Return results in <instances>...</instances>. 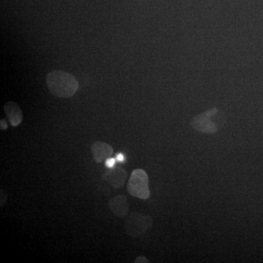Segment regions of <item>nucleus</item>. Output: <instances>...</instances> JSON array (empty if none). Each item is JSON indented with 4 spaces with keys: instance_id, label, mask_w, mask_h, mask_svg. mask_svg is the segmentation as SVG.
<instances>
[{
    "instance_id": "f257e3e1",
    "label": "nucleus",
    "mask_w": 263,
    "mask_h": 263,
    "mask_svg": "<svg viewBox=\"0 0 263 263\" xmlns=\"http://www.w3.org/2000/svg\"><path fill=\"white\" fill-rule=\"evenodd\" d=\"M46 83L52 94L60 98L73 96L79 87L73 76L62 70L49 72L46 76Z\"/></svg>"
},
{
    "instance_id": "f03ea898",
    "label": "nucleus",
    "mask_w": 263,
    "mask_h": 263,
    "mask_svg": "<svg viewBox=\"0 0 263 263\" xmlns=\"http://www.w3.org/2000/svg\"><path fill=\"white\" fill-rule=\"evenodd\" d=\"M127 191L132 196L141 200H146L150 197L148 177L146 171L136 169L132 173L128 181Z\"/></svg>"
},
{
    "instance_id": "7ed1b4c3",
    "label": "nucleus",
    "mask_w": 263,
    "mask_h": 263,
    "mask_svg": "<svg viewBox=\"0 0 263 263\" xmlns=\"http://www.w3.org/2000/svg\"><path fill=\"white\" fill-rule=\"evenodd\" d=\"M153 220L148 215L140 213H132L125 222L126 233L132 238L141 236L152 228Z\"/></svg>"
},
{
    "instance_id": "20e7f679",
    "label": "nucleus",
    "mask_w": 263,
    "mask_h": 263,
    "mask_svg": "<svg viewBox=\"0 0 263 263\" xmlns=\"http://www.w3.org/2000/svg\"><path fill=\"white\" fill-rule=\"evenodd\" d=\"M128 174L125 169L119 166H115L113 168H109L105 171L102 178L103 180L113 186L114 189H120L125 184L127 179Z\"/></svg>"
},
{
    "instance_id": "39448f33",
    "label": "nucleus",
    "mask_w": 263,
    "mask_h": 263,
    "mask_svg": "<svg viewBox=\"0 0 263 263\" xmlns=\"http://www.w3.org/2000/svg\"><path fill=\"white\" fill-rule=\"evenodd\" d=\"M108 206L114 215L119 218L125 217L129 212V202L127 197L124 195L112 197L109 200Z\"/></svg>"
},
{
    "instance_id": "423d86ee",
    "label": "nucleus",
    "mask_w": 263,
    "mask_h": 263,
    "mask_svg": "<svg viewBox=\"0 0 263 263\" xmlns=\"http://www.w3.org/2000/svg\"><path fill=\"white\" fill-rule=\"evenodd\" d=\"M91 152L97 163H102L114 155L111 146L105 142L96 141L91 145Z\"/></svg>"
},
{
    "instance_id": "0eeeda50",
    "label": "nucleus",
    "mask_w": 263,
    "mask_h": 263,
    "mask_svg": "<svg viewBox=\"0 0 263 263\" xmlns=\"http://www.w3.org/2000/svg\"><path fill=\"white\" fill-rule=\"evenodd\" d=\"M4 110L10 125L13 127H17L23 121L22 109L18 106V104L14 102H8L5 104Z\"/></svg>"
},
{
    "instance_id": "6e6552de",
    "label": "nucleus",
    "mask_w": 263,
    "mask_h": 263,
    "mask_svg": "<svg viewBox=\"0 0 263 263\" xmlns=\"http://www.w3.org/2000/svg\"><path fill=\"white\" fill-rule=\"evenodd\" d=\"M212 114L210 112L204 114L201 117H197L193 122V127L202 133H215L216 129L214 124L210 122V117Z\"/></svg>"
},
{
    "instance_id": "1a4fd4ad",
    "label": "nucleus",
    "mask_w": 263,
    "mask_h": 263,
    "mask_svg": "<svg viewBox=\"0 0 263 263\" xmlns=\"http://www.w3.org/2000/svg\"><path fill=\"white\" fill-rule=\"evenodd\" d=\"M117 162V161L116 160V158L109 157V158L105 161V164L108 168H113V167H115Z\"/></svg>"
},
{
    "instance_id": "9d476101",
    "label": "nucleus",
    "mask_w": 263,
    "mask_h": 263,
    "mask_svg": "<svg viewBox=\"0 0 263 263\" xmlns=\"http://www.w3.org/2000/svg\"><path fill=\"white\" fill-rule=\"evenodd\" d=\"M116 160H117V162H119V163H123V162H125L126 157L122 153H119L116 155Z\"/></svg>"
},
{
    "instance_id": "9b49d317",
    "label": "nucleus",
    "mask_w": 263,
    "mask_h": 263,
    "mask_svg": "<svg viewBox=\"0 0 263 263\" xmlns=\"http://www.w3.org/2000/svg\"><path fill=\"white\" fill-rule=\"evenodd\" d=\"M1 200H0V205H1V206H3V205H4L5 204V202L7 201V199H8V197H7L6 194H5V192L3 191V190H1Z\"/></svg>"
},
{
    "instance_id": "f8f14e48",
    "label": "nucleus",
    "mask_w": 263,
    "mask_h": 263,
    "mask_svg": "<svg viewBox=\"0 0 263 263\" xmlns=\"http://www.w3.org/2000/svg\"><path fill=\"white\" fill-rule=\"evenodd\" d=\"M8 127V123H7L5 119H2L0 121V128H1L2 130H5Z\"/></svg>"
},
{
    "instance_id": "ddd939ff",
    "label": "nucleus",
    "mask_w": 263,
    "mask_h": 263,
    "mask_svg": "<svg viewBox=\"0 0 263 263\" xmlns=\"http://www.w3.org/2000/svg\"><path fill=\"white\" fill-rule=\"evenodd\" d=\"M149 261L146 258V257H143V256H140V257H138V258L136 259V261H135V262H148Z\"/></svg>"
}]
</instances>
